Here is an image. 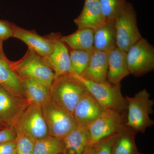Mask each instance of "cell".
Wrapping results in <instances>:
<instances>
[{
  "instance_id": "6da1fadb",
  "label": "cell",
  "mask_w": 154,
  "mask_h": 154,
  "mask_svg": "<svg viewBox=\"0 0 154 154\" xmlns=\"http://www.w3.org/2000/svg\"><path fill=\"white\" fill-rule=\"evenodd\" d=\"M125 98L128 107L125 125L137 133H144L147 128L154 125V121L150 117L154 113V100L146 89L133 97L126 96Z\"/></svg>"
},
{
  "instance_id": "7a4b0ae2",
  "label": "cell",
  "mask_w": 154,
  "mask_h": 154,
  "mask_svg": "<svg viewBox=\"0 0 154 154\" xmlns=\"http://www.w3.org/2000/svg\"><path fill=\"white\" fill-rule=\"evenodd\" d=\"M12 69L20 79L34 80L50 88L54 80L52 70L42 58L28 48L24 56L17 61H10Z\"/></svg>"
},
{
  "instance_id": "3957f363",
  "label": "cell",
  "mask_w": 154,
  "mask_h": 154,
  "mask_svg": "<svg viewBox=\"0 0 154 154\" xmlns=\"http://www.w3.org/2000/svg\"><path fill=\"white\" fill-rule=\"evenodd\" d=\"M87 91L83 83L73 74L54 79L50 88V97L73 115L77 104Z\"/></svg>"
},
{
  "instance_id": "277c9868",
  "label": "cell",
  "mask_w": 154,
  "mask_h": 154,
  "mask_svg": "<svg viewBox=\"0 0 154 154\" xmlns=\"http://www.w3.org/2000/svg\"><path fill=\"white\" fill-rule=\"evenodd\" d=\"M74 75L79 79L88 92L97 100L104 109H110L126 116L127 102L122 95L120 84L112 85L108 82L98 83Z\"/></svg>"
},
{
  "instance_id": "5b68a950",
  "label": "cell",
  "mask_w": 154,
  "mask_h": 154,
  "mask_svg": "<svg viewBox=\"0 0 154 154\" xmlns=\"http://www.w3.org/2000/svg\"><path fill=\"white\" fill-rule=\"evenodd\" d=\"M114 20L116 45L127 52L142 37L138 27L136 13L132 4L125 2Z\"/></svg>"
},
{
  "instance_id": "8992f818",
  "label": "cell",
  "mask_w": 154,
  "mask_h": 154,
  "mask_svg": "<svg viewBox=\"0 0 154 154\" xmlns=\"http://www.w3.org/2000/svg\"><path fill=\"white\" fill-rule=\"evenodd\" d=\"M13 127L17 134L25 135L35 141L49 135L41 106L33 103H28Z\"/></svg>"
},
{
  "instance_id": "52a82bcc",
  "label": "cell",
  "mask_w": 154,
  "mask_h": 154,
  "mask_svg": "<svg viewBox=\"0 0 154 154\" xmlns=\"http://www.w3.org/2000/svg\"><path fill=\"white\" fill-rule=\"evenodd\" d=\"M41 108L50 135L62 139L78 126L72 114L50 96Z\"/></svg>"
},
{
  "instance_id": "ba28073f",
  "label": "cell",
  "mask_w": 154,
  "mask_h": 154,
  "mask_svg": "<svg viewBox=\"0 0 154 154\" xmlns=\"http://www.w3.org/2000/svg\"><path fill=\"white\" fill-rule=\"evenodd\" d=\"M130 74L139 77L152 71L154 69V48L142 37L126 52Z\"/></svg>"
},
{
  "instance_id": "9c48e42d",
  "label": "cell",
  "mask_w": 154,
  "mask_h": 154,
  "mask_svg": "<svg viewBox=\"0 0 154 154\" xmlns=\"http://www.w3.org/2000/svg\"><path fill=\"white\" fill-rule=\"evenodd\" d=\"M125 116L114 110L105 109L99 118L88 128L91 145L105 138L120 133L126 126Z\"/></svg>"
},
{
  "instance_id": "30bf717a",
  "label": "cell",
  "mask_w": 154,
  "mask_h": 154,
  "mask_svg": "<svg viewBox=\"0 0 154 154\" xmlns=\"http://www.w3.org/2000/svg\"><path fill=\"white\" fill-rule=\"evenodd\" d=\"M49 37L52 40L53 49L49 55L42 58L54 73V79L61 76L73 74L69 52L67 45L61 40L59 34H51Z\"/></svg>"
},
{
  "instance_id": "8fae6325",
  "label": "cell",
  "mask_w": 154,
  "mask_h": 154,
  "mask_svg": "<svg viewBox=\"0 0 154 154\" xmlns=\"http://www.w3.org/2000/svg\"><path fill=\"white\" fill-rule=\"evenodd\" d=\"M105 109L87 90L81 97L73 116L78 126L88 128Z\"/></svg>"
},
{
  "instance_id": "7c38bea8",
  "label": "cell",
  "mask_w": 154,
  "mask_h": 154,
  "mask_svg": "<svg viewBox=\"0 0 154 154\" xmlns=\"http://www.w3.org/2000/svg\"><path fill=\"white\" fill-rule=\"evenodd\" d=\"M13 37L21 40L42 57H46L53 49L51 38L44 37L37 34L35 31L23 29L12 24Z\"/></svg>"
},
{
  "instance_id": "4fadbf2b",
  "label": "cell",
  "mask_w": 154,
  "mask_h": 154,
  "mask_svg": "<svg viewBox=\"0 0 154 154\" xmlns=\"http://www.w3.org/2000/svg\"><path fill=\"white\" fill-rule=\"evenodd\" d=\"M28 104L26 99L17 98L0 88V120L11 127L14 126Z\"/></svg>"
},
{
  "instance_id": "5bb4252c",
  "label": "cell",
  "mask_w": 154,
  "mask_h": 154,
  "mask_svg": "<svg viewBox=\"0 0 154 154\" xmlns=\"http://www.w3.org/2000/svg\"><path fill=\"white\" fill-rule=\"evenodd\" d=\"M106 21L99 0H85L81 14L74 19L78 28H90L94 30Z\"/></svg>"
},
{
  "instance_id": "9a60e30c",
  "label": "cell",
  "mask_w": 154,
  "mask_h": 154,
  "mask_svg": "<svg viewBox=\"0 0 154 154\" xmlns=\"http://www.w3.org/2000/svg\"><path fill=\"white\" fill-rule=\"evenodd\" d=\"M108 53L94 49L88 66L80 76L95 82H107Z\"/></svg>"
},
{
  "instance_id": "2e32d148",
  "label": "cell",
  "mask_w": 154,
  "mask_h": 154,
  "mask_svg": "<svg viewBox=\"0 0 154 154\" xmlns=\"http://www.w3.org/2000/svg\"><path fill=\"white\" fill-rule=\"evenodd\" d=\"M107 81L112 84H120L124 78L130 75L127 62L126 52L118 47L108 53Z\"/></svg>"
},
{
  "instance_id": "e0dca14e",
  "label": "cell",
  "mask_w": 154,
  "mask_h": 154,
  "mask_svg": "<svg viewBox=\"0 0 154 154\" xmlns=\"http://www.w3.org/2000/svg\"><path fill=\"white\" fill-rule=\"evenodd\" d=\"M0 86L15 97L26 99L21 79L11 68L5 55L0 56Z\"/></svg>"
},
{
  "instance_id": "ac0fdd59",
  "label": "cell",
  "mask_w": 154,
  "mask_h": 154,
  "mask_svg": "<svg viewBox=\"0 0 154 154\" xmlns=\"http://www.w3.org/2000/svg\"><path fill=\"white\" fill-rule=\"evenodd\" d=\"M117 47L114 19L106 22L94 30V48L96 50L109 53Z\"/></svg>"
},
{
  "instance_id": "d6986e66",
  "label": "cell",
  "mask_w": 154,
  "mask_h": 154,
  "mask_svg": "<svg viewBox=\"0 0 154 154\" xmlns=\"http://www.w3.org/2000/svg\"><path fill=\"white\" fill-rule=\"evenodd\" d=\"M63 151L68 154H82L91 145L88 128L77 126L62 138Z\"/></svg>"
},
{
  "instance_id": "ffe728a7",
  "label": "cell",
  "mask_w": 154,
  "mask_h": 154,
  "mask_svg": "<svg viewBox=\"0 0 154 154\" xmlns=\"http://www.w3.org/2000/svg\"><path fill=\"white\" fill-rule=\"evenodd\" d=\"M60 39L71 49L94 50V30L90 28H78L72 34L61 36Z\"/></svg>"
},
{
  "instance_id": "44dd1931",
  "label": "cell",
  "mask_w": 154,
  "mask_h": 154,
  "mask_svg": "<svg viewBox=\"0 0 154 154\" xmlns=\"http://www.w3.org/2000/svg\"><path fill=\"white\" fill-rule=\"evenodd\" d=\"M25 99L28 103L42 106L49 98L50 88L34 80H21Z\"/></svg>"
},
{
  "instance_id": "7402d4cb",
  "label": "cell",
  "mask_w": 154,
  "mask_h": 154,
  "mask_svg": "<svg viewBox=\"0 0 154 154\" xmlns=\"http://www.w3.org/2000/svg\"><path fill=\"white\" fill-rule=\"evenodd\" d=\"M137 133L128 128L119 134L113 145L112 154H137L138 152L135 141Z\"/></svg>"
},
{
  "instance_id": "603a6c76",
  "label": "cell",
  "mask_w": 154,
  "mask_h": 154,
  "mask_svg": "<svg viewBox=\"0 0 154 154\" xmlns=\"http://www.w3.org/2000/svg\"><path fill=\"white\" fill-rule=\"evenodd\" d=\"M63 151L62 139L49 135L35 141L33 154H60Z\"/></svg>"
},
{
  "instance_id": "cb8c5ba5",
  "label": "cell",
  "mask_w": 154,
  "mask_h": 154,
  "mask_svg": "<svg viewBox=\"0 0 154 154\" xmlns=\"http://www.w3.org/2000/svg\"><path fill=\"white\" fill-rule=\"evenodd\" d=\"M93 51L71 49L69 56L73 74L82 75L88 66Z\"/></svg>"
},
{
  "instance_id": "d4e9b609",
  "label": "cell",
  "mask_w": 154,
  "mask_h": 154,
  "mask_svg": "<svg viewBox=\"0 0 154 154\" xmlns=\"http://www.w3.org/2000/svg\"><path fill=\"white\" fill-rule=\"evenodd\" d=\"M106 20L114 19L127 0H99Z\"/></svg>"
},
{
  "instance_id": "484cf974",
  "label": "cell",
  "mask_w": 154,
  "mask_h": 154,
  "mask_svg": "<svg viewBox=\"0 0 154 154\" xmlns=\"http://www.w3.org/2000/svg\"><path fill=\"white\" fill-rule=\"evenodd\" d=\"M16 141L17 154H33L35 141L25 135L17 134Z\"/></svg>"
},
{
  "instance_id": "4316f807",
  "label": "cell",
  "mask_w": 154,
  "mask_h": 154,
  "mask_svg": "<svg viewBox=\"0 0 154 154\" xmlns=\"http://www.w3.org/2000/svg\"><path fill=\"white\" fill-rule=\"evenodd\" d=\"M118 134L110 136L95 144V154H112L113 145Z\"/></svg>"
},
{
  "instance_id": "83f0119b",
  "label": "cell",
  "mask_w": 154,
  "mask_h": 154,
  "mask_svg": "<svg viewBox=\"0 0 154 154\" xmlns=\"http://www.w3.org/2000/svg\"><path fill=\"white\" fill-rule=\"evenodd\" d=\"M11 37H13L12 24L0 19V39L4 41Z\"/></svg>"
},
{
  "instance_id": "f1b7e54d",
  "label": "cell",
  "mask_w": 154,
  "mask_h": 154,
  "mask_svg": "<svg viewBox=\"0 0 154 154\" xmlns=\"http://www.w3.org/2000/svg\"><path fill=\"white\" fill-rule=\"evenodd\" d=\"M17 132L13 127L0 131V144L16 140Z\"/></svg>"
},
{
  "instance_id": "f546056e",
  "label": "cell",
  "mask_w": 154,
  "mask_h": 154,
  "mask_svg": "<svg viewBox=\"0 0 154 154\" xmlns=\"http://www.w3.org/2000/svg\"><path fill=\"white\" fill-rule=\"evenodd\" d=\"M16 140L0 144V154H13L16 150Z\"/></svg>"
},
{
  "instance_id": "4dcf8cb0",
  "label": "cell",
  "mask_w": 154,
  "mask_h": 154,
  "mask_svg": "<svg viewBox=\"0 0 154 154\" xmlns=\"http://www.w3.org/2000/svg\"><path fill=\"white\" fill-rule=\"evenodd\" d=\"M95 151H96V148H95V144L90 145L85 150L82 154H95Z\"/></svg>"
},
{
  "instance_id": "1f68e13d",
  "label": "cell",
  "mask_w": 154,
  "mask_h": 154,
  "mask_svg": "<svg viewBox=\"0 0 154 154\" xmlns=\"http://www.w3.org/2000/svg\"><path fill=\"white\" fill-rule=\"evenodd\" d=\"M3 42L0 39V56L5 55L3 49Z\"/></svg>"
},
{
  "instance_id": "d6a6232c",
  "label": "cell",
  "mask_w": 154,
  "mask_h": 154,
  "mask_svg": "<svg viewBox=\"0 0 154 154\" xmlns=\"http://www.w3.org/2000/svg\"><path fill=\"white\" fill-rule=\"evenodd\" d=\"M60 154H68L66 153L65 152H64L63 151V152H62Z\"/></svg>"
},
{
  "instance_id": "836d02e7",
  "label": "cell",
  "mask_w": 154,
  "mask_h": 154,
  "mask_svg": "<svg viewBox=\"0 0 154 154\" xmlns=\"http://www.w3.org/2000/svg\"><path fill=\"white\" fill-rule=\"evenodd\" d=\"M13 154H17V152H16V151L14 152V153Z\"/></svg>"
},
{
  "instance_id": "e575fe53",
  "label": "cell",
  "mask_w": 154,
  "mask_h": 154,
  "mask_svg": "<svg viewBox=\"0 0 154 154\" xmlns=\"http://www.w3.org/2000/svg\"><path fill=\"white\" fill-rule=\"evenodd\" d=\"M137 154H142V153H140V152H138Z\"/></svg>"
},
{
  "instance_id": "d590c367",
  "label": "cell",
  "mask_w": 154,
  "mask_h": 154,
  "mask_svg": "<svg viewBox=\"0 0 154 154\" xmlns=\"http://www.w3.org/2000/svg\"><path fill=\"white\" fill-rule=\"evenodd\" d=\"M1 86H0V88H1Z\"/></svg>"
}]
</instances>
